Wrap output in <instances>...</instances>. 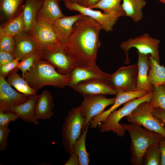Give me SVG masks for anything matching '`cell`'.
Masks as SVG:
<instances>
[{"mask_svg": "<svg viewBox=\"0 0 165 165\" xmlns=\"http://www.w3.org/2000/svg\"><path fill=\"white\" fill-rule=\"evenodd\" d=\"M102 29L100 24L84 15L75 24L67 41L60 44L75 68L96 64L101 45L99 34Z\"/></svg>", "mask_w": 165, "mask_h": 165, "instance_id": "cell-1", "label": "cell"}, {"mask_svg": "<svg viewBox=\"0 0 165 165\" xmlns=\"http://www.w3.org/2000/svg\"><path fill=\"white\" fill-rule=\"evenodd\" d=\"M23 77L31 88L37 91L46 86L59 88L67 86L70 74H60L52 64L40 56Z\"/></svg>", "mask_w": 165, "mask_h": 165, "instance_id": "cell-2", "label": "cell"}, {"mask_svg": "<svg viewBox=\"0 0 165 165\" xmlns=\"http://www.w3.org/2000/svg\"><path fill=\"white\" fill-rule=\"evenodd\" d=\"M121 124L130 137L132 163L142 165L144 156L148 147L152 144L159 143L164 138L159 134L137 124Z\"/></svg>", "mask_w": 165, "mask_h": 165, "instance_id": "cell-3", "label": "cell"}, {"mask_svg": "<svg viewBox=\"0 0 165 165\" xmlns=\"http://www.w3.org/2000/svg\"><path fill=\"white\" fill-rule=\"evenodd\" d=\"M152 95L153 91H149L142 97L127 101L123 104L122 108L112 111L98 125L100 131L108 132L112 131L119 137L124 136L126 131L121 123H119L120 120L130 114L141 103L145 101H149Z\"/></svg>", "mask_w": 165, "mask_h": 165, "instance_id": "cell-4", "label": "cell"}, {"mask_svg": "<svg viewBox=\"0 0 165 165\" xmlns=\"http://www.w3.org/2000/svg\"><path fill=\"white\" fill-rule=\"evenodd\" d=\"M85 121L79 106L73 108L68 112L61 131L62 144L66 153L70 154L72 152L75 143L80 137Z\"/></svg>", "mask_w": 165, "mask_h": 165, "instance_id": "cell-5", "label": "cell"}, {"mask_svg": "<svg viewBox=\"0 0 165 165\" xmlns=\"http://www.w3.org/2000/svg\"><path fill=\"white\" fill-rule=\"evenodd\" d=\"M153 108L148 101H145L139 104L125 117L130 123L140 125L159 134L165 138L164 124L153 114Z\"/></svg>", "mask_w": 165, "mask_h": 165, "instance_id": "cell-6", "label": "cell"}, {"mask_svg": "<svg viewBox=\"0 0 165 165\" xmlns=\"http://www.w3.org/2000/svg\"><path fill=\"white\" fill-rule=\"evenodd\" d=\"M160 43L159 40L152 38L147 33L135 38H130L123 42L120 44V46L125 53L126 59L124 63L129 64L130 60L128 51L130 48L134 47L141 53L150 55L160 64Z\"/></svg>", "mask_w": 165, "mask_h": 165, "instance_id": "cell-7", "label": "cell"}, {"mask_svg": "<svg viewBox=\"0 0 165 165\" xmlns=\"http://www.w3.org/2000/svg\"><path fill=\"white\" fill-rule=\"evenodd\" d=\"M138 72L137 63L120 67L110 74L107 83L111 87L124 91L136 90Z\"/></svg>", "mask_w": 165, "mask_h": 165, "instance_id": "cell-8", "label": "cell"}, {"mask_svg": "<svg viewBox=\"0 0 165 165\" xmlns=\"http://www.w3.org/2000/svg\"><path fill=\"white\" fill-rule=\"evenodd\" d=\"M83 97L79 106L82 116L85 119L82 132L94 117L103 112L107 106L114 103L116 98H107L102 94H91Z\"/></svg>", "mask_w": 165, "mask_h": 165, "instance_id": "cell-9", "label": "cell"}, {"mask_svg": "<svg viewBox=\"0 0 165 165\" xmlns=\"http://www.w3.org/2000/svg\"><path fill=\"white\" fill-rule=\"evenodd\" d=\"M64 4L68 9L78 11L85 16H88L99 23L102 29L106 32L112 31L114 25L121 16H125L123 12L102 13L76 3L65 1Z\"/></svg>", "mask_w": 165, "mask_h": 165, "instance_id": "cell-10", "label": "cell"}, {"mask_svg": "<svg viewBox=\"0 0 165 165\" xmlns=\"http://www.w3.org/2000/svg\"><path fill=\"white\" fill-rule=\"evenodd\" d=\"M28 32L39 50L46 49L59 43L51 23L45 20L36 17Z\"/></svg>", "mask_w": 165, "mask_h": 165, "instance_id": "cell-11", "label": "cell"}, {"mask_svg": "<svg viewBox=\"0 0 165 165\" xmlns=\"http://www.w3.org/2000/svg\"><path fill=\"white\" fill-rule=\"evenodd\" d=\"M39 52L40 57L50 62L61 74L70 75L75 68L59 43L48 48L39 50Z\"/></svg>", "mask_w": 165, "mask_h": 165, "instance_id": "cell-12", "label": "cell"}, {"mask_svg": "<svg viewBox=\"0 0 165 165\" xmlns=\"http://www.w3.org/2000/svg\"><path fill=\"white\" fill-rule=\"evenodd\" d=\"M28 97L15 90L5 78L0 75V112H10L11 108L25 102Z\"/></svg>", "mask_w": 165, "mask_h": 165, "instance_id": "cell-13", "label": "cell"}, {"mask_svg": "<svg viewBox=\"0 0 165 165\" xmlns=\"http://www.w3.org/2000/svg\"><path fill=\"white\" fill-rule=\"evenodd\" d=\"M118 94L116 96L115 102L107 110L94 117L90 122V127L96 128L103 121L112 111L127 101L133 99L139 98L146 94L148 91L145 90H134L129 92L116 89Z\"/></svg>", "mask_w": 165, "mask_h": 165, "instance_id": "cell-14", "label": "cell"}, {"mask_svg": "<svg viewBox=\"0 0 165 165\" xmlns=\"http://www.w3.org/2000/svg\"><path fill=\"white\" fill-rule=\"evenodd\" d=\"M110 75L102 71L96 64L85 67L75 68L70 74L68 86L72 88L81 82L92 79L106 81Z\"/></svg>", "mask_w": 165, "mask_h": 165, "instance_id": "cell-15", "label": "cell"}, {"mask_svg": "<svg viewBox=\"0 0 165 165\" xmlns=\"http://www.w3.org/2000/svg\"><path fill=\"white\" fill-rule=\"evenodd\" d=\"M83 97L91 94L109 95L116 96V89L109 86L106 81L92 79L81 82L72 88Z\"/></svg>", "mask_w": 165, "mask_h": 165, "instance_id": "cell-16", "label": "cell"}, {"mask_svg": "<svg viewBox=\"0 0 165 165\" xmlns=\"http://www.w3.org/2000/svg\"><path fill=\"white\" fill-rule=\"evenodd\" d=\"M84 16L80 13L72 16H64L51 23L52 27L60 44H63L67 41L75 24Z\"/></svg>", "mask_w": 165, "mask_h": 165, "instance_id": "cell-17", "label": "cell"}, {"mask_svg": "<svg viewBox=\"0 0 165 165\" xmlns=\"http://www.w3.org/2000/svg\"><path fill=\"white\" fill-rule=\"evenodd\" d=\"M15 47L13 53L19 61L29 53L38 51V48L29 33L24 31L13 37Z\"/></svg>", "mask_w": 165, "mask_h": 165, "instance_id": "cell-18", "label": "cell"}, {"mask_svg": "<svg viewBox=\"0 0 165 165\" xmlns=\"http://www.w3.org/2000/svg\"><path fill=\"white\" fill-rule=\"evenodd\" d=\"M38 95L29 96L27 101L24 103L11 108L10 112H12L19 116L24 121L38 125L39 122L35 117V107Z\"/></svg>", "mask_w": 165, "mask_h": 165, "instance_id": "cell-19", "label": "cell"}, {"mask_svg": "<svg viewBox=\"0 0 165 165\" xmlns=\"http://www.w3.org/2000/svg\"><path fill=\"white\" fill-rule=\"evenodd\" d=\"M53 98L51 93L46 90L38 95L35 107V117L36 120H45L52 117L54 106Z\"/></svg>", "mask_w": 165, "mask_h": 165, "instance_id": "cell-20", "label": "cell"}, {"mask_svg": "<svg viewBox=\"0 0 165 165\" xmlns=\"http://www.w3.org/2000/svg\"><path fill=\"white\" fill-rule=\"evenodd\" d=\"M137 52L138 56L137 63L138 72L136 90H145L148 92L153 91L154 87L148 79V72L150 68L149 55L141 53L138 51Z\"/></svg>", "mask_w": 165, "mask_h": 165, "instance_id": "cell-21", "label": "cell"}, {"mask_svg": "<svg viewBox=\"0 0 165 165\" xmlns=\"http://www.w3.org/2000/svg\"><path fill=\"white\" fill-rule=\"evenodd\" d=\"M44 0H25L22 11L25 31L29 32L35 24L37 13L42 6Z\"/></svg>", "mask_w": 165, "mask_h": 165, "instance_id": "cell-22", "label": "cell"}, {"mask_svg": "<svg viewBox=\"0 0 165 165\" xmlns=\"http://www.w3.org/2000/svg\"><path fill=\"white\" fill-rule=\"evenodd\" d=\"M59 1V0H44L42 6L37 13L36 17L52 23L64 16L60 7Z\"/></svg>", "mask_w": 165, "mask_h": 165, "instance_id": "cell-23", "label": "cell"}, {"mask_svg": "<svg viewBox=\"0 0 165 165\" xmlns=\"http://www.w3.org/2000/svg\"><path fill=\"white\" fill-rule=\"evenodd\" d=\"M25 0H0L1 19L5 21L3 25L19 14Z\"/></svg>", "mask_w": 165, "mask_h": 165, "instance_id": "cell-24", "label": "cell"}, {"mask_svg": "<svg viewBox=\"0 0 165 165\" xmlns=\"http://www.w3.org/2000/svg\"><path fill=\"white\" fill-rule=\"evenodd\" d=\"M19 70L17 67L10 72L6 79L7 82L18 92L26 96L36 95L37 90L31 88L26 80L17 73Z\"/></svg>", "mask_w": 165, "mask_h": 165, "instance_id": "cell-25", "label": "cell"}, {"mask_svg": "<svg viewBox=\"0 0 165 165\" xmlns=\"http://www.w3.org/2000/svg\"><path fill=\"white\" fill-rule=\"evenodd\" d=\"M150 69L148 79L153 87L160 86L165 84V67L161 66L150 55L148 57Z\"/></svg>", "mask_w": 165, "mask_h": 165, "instance_id": "cell-26", "label": "cell"}, {"mask_svg": "<svg viewBox=\"0 0 165 165\" xmlns=\"http://www.w3.org/2000/svg\"><path fill=\"white\" fill-rule=\"evenodd\" d=\"M121 5L125 16L131 17L135 22L141 20L143 16L142 10L146 4L145 0H122Z\"/></svg>", "mask_w": 165, "mask_h": 165, "instance_id": "cell-27", "label": "cell"}, {"mask_svg": "<svg viewBox=\"0 0 165 165\" xmlns=\"http://www.w3.org/2000/svg\"><path fill=\"white\" fill-rule=\"evenodd\" d=\"M90 123L85 128L79 138L75 143L72 152L78 157L79 165H88L90 162V154L86 150V140Z\"/></svg>", "mask_w": 165, "mask_h": 165, "instance_id": "cell-28", "label": "cell"}, {"mask_svg": "<svg viewBox=\"0 0 165 165\" xmlns=\"http://www.w3.org/2000/svg\"><path fill=\"white\" fill-rule=\"evenodd\" d=\"M0 27L5 33L13 37L25 31L22 11L17 16Z\"/></svg>", "mask_w": 165, "mask_h": 165, "instance_id": "cell-29", "label": "cell"}, {"mask_svg": "<svg viewBox=\"0 0 165 165\" xmlns=\"http://www.w3.org/2000/svg\"><path fill=\"white\" fill-rule=\"evenodd\" d=\"M161 154L159 143L152 145L146 151L143 158L142 164L146 165H160Z\"/></svg>", "mask_w": 165, "mask_h": 165, "instance_id": "cell-30", "label": "cell"}, {"mask_svg": "<svg viewBox=\"0 0 165 165\" xmlns=\"http://www.w3.org/2000/svg\"><path fill=\"white\" fill-rule=\"evenodd\" d=\"M121 0H101L94 5L88 8L92 9H100L106 13L111 12L124 13L120 4Z\"/></svg>", "mask_w": 165, "mask_h": 165, "instance_id": "cell-31", "label": "cell"}, {"mask_svg": "<svg viewBox=\"0 0 165 165\" xmlns=\"http://www.w3.org/2000/svg\"><path fill=\"white\" fill-rule=\"evenodd\" d=\"M148 102L153 108H159L165 110V91L163 86L154 87L152 97Z\"/></svg>", "mask_w": 165, "mask_h": 165, "instance_id": "cell-32", "label": "cell"}, {"mask_svg": "<svg viewBox=\"0 0 165 165\" xmlns=\"http://www.w3.org/2000/svg\"><path fill=\"white\" fill-rule=\"evenodd\" d=\"M39 56V51H34L26 55L20 60L17 68L21 71L22 77L30 70L35 61Z\"/></svg>", "mask_w": 165, "mask_h": 165, "instance_id": "cell-33", "label": "cell"}, {"mask_svg": "<svg viewBox=\"0 0 165 165\" xmlns=\"http://www.w3.org/2000/svg\"><path fill=\"white\" fill-rule=\"evenodd\" d=\"M15 44L13 37L5 33L0 27V50L13 53Z\"/></svg>", "mask_w": 165, "mask_h": 165, "instance_id": "cell-34", "label": "cell"}, {"mask_svg": "<svg viewBox=\"0 0 165 165\" xmlns=\"http://www.w3.org/2000/svg\"><path fill=\"white\" fill-rule=\"evenodd\" d=\"M10 132L9 125L0 127V151L6 150L8 145V138Z\"/></svg>", "mask_w": 165, "mask_h": 165, "instance_id": "cell-35", "label": "cell"}, {"mask_svg": "<svg viewBox=\"0 0 165 165\" xmlns=\"http://www.w3.org/2000/svg\"><path fill=\"white\" fill-rule=\"evenodd\" d=\"M19 118V116L12 112H0V127L8 126L10 122H14Z\"/></svg>", "mask_w": 165, "mask_h": 165, "instance_id": "cell-36", "label": "cell"}, {"mask_svg": "<svg viewBox=\"0 0 165 165\" xmlns=\"http://www.w3.org/2000/svg\"><path fill=\"white\" fill-rule=\"evenodd\" d=\"M19 60L15 59L13 61L4 65L0 66V75L4 78L8 76L10 72L17 67L20 63Z\"/></svg>", "mask_w": 165, "mask_h": 165, "instance_id": "cell-37", "label": "cell"}, {"mask_svg": "<svg viewBox=\"0 0 165 165\" xmlns=\"http://www.w3.org/2000/svg\"><path fill=\"white\" fill-rule=\"evenodd\" d=\"M15 59L13 53L0 50V66L9 63Z\"/></svg>", "mask_w": 165, "mask_h": 165, "instance_id": "cell-38", "label": "cell"}, {"mask_svg": "<svg viewBox=\"0 0 165 165\" xmlns=\"http://www.w3.org/2000/svg\"><path fill=\"white\" fill-rule=\"evenodd\" d=\"M152 113L165 125V110L159 108H153L152 110Z\"/></svg>", "mask_w": 165, "mask_h": 165, "instance_id": "cell-39", "label": "cell"}, {"mask_svg": "<svg viewBox=\"0 0 165 165\" xmlns=\"http://www.w3.org/2000/svg\"><path fill=\"white\" fill-rule=\"evenodd\" d=\"M160 154V165H165V138L162 139L159 142Z\"/></svg>", "mask_w": 165, "mask_h": 165, "instance_id": "cell-40", "label": "cell"}, {"mask_svg": "<svg viewBox=\"0 0 165 165\" xmlns=\"http://www.w3.org/2000/svg\"><path fill=\"white\" fill-rule=\"evenodd\" d=\"M70 157L68 160L64 164V165H79V160L78 156L72 152L70 154Z\"/></svg>", "mask_w": 165, "mask_h": 165, "instance_id": "cell-41", "label": "cell"}, {"mask_svg": "<svg viewBox=\"0 0 165 165\" xmlns=\"http://www.w3.org/2000/svg\"><path fill=\"white\" fill-rule=\"evenodd\" d=\"M89 0H59L63 1L64 2L67 1L73 3H76L81 6L86 7L87 3Z\"/></svg>", "mask_w": 165, "mask_h": 165, "instance_id": "cell-42", "label": "cell"}, {"mask_svg": "<svg viewBox=\"0 0 165 165\" xmlns=\"http://www.w3.org/2000/svg\"><path fill=\"white\" fill-rule=\"evenodd\" d=\"M101 0H89L86 5L87 7H89L96 4Z\"/></svg>", "mask_w": 165, "mask_h": 165, "instance_id": "cell-43", "label": "cell"}, {"mask_svg": "<svg viewBox=\"0 0 165 165\" xmlns=\"http://www.w3.org/2000/svg\"><path fill=\"white\" fill-rule=\"evenodd\" d=\"M161 2L165 3V0H159Z\"/></svg>", "mask_w": 165, "mask_h": 165, "instance_id": "cell-44", "label": "cell"}, {"mask_svg": "<svg viewBox=\"0 0 165 165\" xmlns=\"http://www.w3.org/2000/svg\"><path fill=\"white\" fill-rule=\"evenodd\" d=\"M163 86L164 90H165V84L164 85H163Z\"/></svg>", "mask_w": 165, "mask_h": 165, "instance_id": "cell-45", "label": "cell"}]
</instances>
